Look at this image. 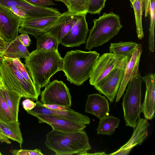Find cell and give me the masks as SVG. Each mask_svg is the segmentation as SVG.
<instances>
[{
    "label": "cell",
    "instance_id": "obj_1",
    "mask_svg": "<svg viewBox=\"0 0 155 155\" xmlns=\"http://www.w3.org/2000/svg\"><path fill=\"white\" fill-rule=\"evenodd\" d=\"M25 61L24 65L39 95L41 88L45 87L51 77L63 68V58L58 51L36 49L30 53Z\"/></svg>",
    "mask_w": 155,
    "mask_h": 155
},
{
    "label": "cell",
    "instance_id": "obj_2",
    "mask_svg": "<svg viewBox=\"0 0 155 155\" xmlns=\"http://www.w3.org/2000/svg\"><path fill=\"white\" fill-rule=\"evenodd\" d=\"M100 57L96 51L80 50L68 52L63 58L62 71L71 83L80 86L90 78L95 64Z\"/></svg>",
    "mask_w": 155,
    "mask_h": 155
},
{
    "label": "cell",
    "instance_id": "obj_3",
    "mask_svg": "<svg viewBox=\"0 0 155 155\" xmlns=\"http://www.w3.org/2000/svg\"><path fill=\"white\" fill-rule=\"evenodd\" d=\"M46 136L45 145L56 155H80L91 148L88 136L83 130L65 132L52 130Z\"/></svg>",
    "mask_w": 155,
    "mask_h": 155
},
{
    "label": "cell",
    "instance_id": "obj_4",
    "mask_svg": "<svg viewBox=\"0 0 155 155\" xmlns=\"http://www.w3.org/2000/svg\"><path fill=\"white\" fill-rule=\"evenodd\" d=\"M93 21L94 25L90 31L85 46L89 51L108 41L118 34L123 27L119 15L113 12L103 13Z\"/></svg>",
    "mask_w": 155,
    "mask_h": 155
},
{
    "label": "cell",
    "instance_id": "obj_5",
    "mask_svg": "<svg viewBox=\"0 0 155 155\" xmlns=\"http://www.w3.org/2000/svg\"><path fill=\"white\" fill-rule=\"evenodd\" d=\"M0 73L4 85L22 97L33 101L39 95L35 87L24 78L13 63L12 59L4 56L0 58Z\"/></svg>",
    "mask_w": 155,
    "mask_h": 155
},
{
    "label": "cell",
    "instance_id": "obj_6",
    "mask_svg": "<svg viewBox=\"0 0 155 155\" xmlns=\"http://www.w3.org/2000/svg\"><path fill=\"white\" fill-rule=\"evenodd\" d=\"M142 77L140 73L128 82L126 93L123 97L122 106L125 124L135 128L141 109Z\"/></svg>",
    "mask_w": 155,
    "mask_h": 155
},
{
    "label": "cell",
    "instance_id": "obj_7",
    "mask_svg": "<svg viewBox=\"0 0 155 155\" xmlns=\"http://www.w3.org/2000/svg\"><path fill=\"white\" fill-rule=\"evenodd\" d=\"M40 94L41 102L44 104L70 107L71 105L69 89L62 81L55 80L49 83Z\"/></svg>",
    "mask_w": 155,
    "mask_h": 155
},
{
    "label": "cell",
    "instance_id": "obj_8",
    "mask_svg": "<svg viewBox=\"0 0 155 155\" xmlns=\"http://www.w3.org/2000/svg\"><path fill=\"white\" fill-rule=\"evenodd\" d=\"M129 61L127 59L119 60L110 52L103 54L95 64L90 78V84L94 86L114 69H125Z\"/></svg>",
    "mask_w": 155,
    "mask_h": 155
},
{
    "label": "cell",
    "instance_id": "obj_9",
    "mask_svg": "<svg viewBox=\"0 0 155 155\" xmlns=\"http://www.w3.org/2000/svg\"><path fill=\"white\" fill-rule=\"evenodd\" d=\"M59 16L34 18L29 16L20 20L18 32L30 34L35 37L47 32L57 23Z\"/></svg>",
    "mask_w": 155,
    "mask_h": 155
},
{
    "label": "cell",
    "instance_id": "obj_10",
    "mask_svg": "<svg viewBox=\"0 0 155 155\" xmlns=\"http://www.w3.org/2000/svg\"><path fill=\"white\" fill-rule=\"evenodd\" d=\"M125 69L115 68L94 85L95 89L105 95L110 103L117 95L123 78Z\"/></svg>",
    "mask_w": 155,
    "mask_h": 155
},
{
    "label": "cell",
    "instance_id": "obj_11",
    "mask_svg": "<svg viewBox=\"0 0 155 155\" xmlns=\"http://www.w3.org/2000/svg\"><path fill=\"white\" fill-rule=\"evenodd\" d=\"M20 19L8 8L0 5V37L8 43L18 36Z\"/></svg>",
    "mask_w": 155,
    "mask_h": 155
},
{
    "label": "cell",
    "instance_id": "obj_12",
    "mask_svg": "<svg viewBox=\"0 0 155 155\" xmlns=\"http://www.w3.org/2000/svg\"><path fill=\"white\" fill-rule=\"evenodd\" d=\"M86 14H84L63 37L60 44L67 47L78 46L86 43L89 30L86 19Z\"/></svg>",
    "mask_w": 155,
    "mask_h": 155
},
{
    "label": "cell",
    "instance_id": "obj_13",
    "mask_svg": "<svg viewBox=\"0 0 155 155\" xmlns=\"http://www.w3.org/2000/svg\"><path fill=\"white\" fill-rule=\"evenodd\" d=\"M84 14H74L68 11L61 13L56 24L46 32L55 38L59 44L62 39Z\"/></svg>",
    "mask_w": 155,
    "mask_h": 155
},
{
    "label": "cell",
    "instance_id": "obj_14",
    "mask_svg": "<svg viewBox=\"0 0 155 155\" xmlns=\"http://www.w3.org/2000/svg\"><path fill=\"white\" fill-rule=\"evenodd\" d=\"M142 47L139 44L127 63L124 70L123 79L117 94L115 101L118 102L124 92L128 82L139 73V67L142 53Z\"/></svg>",
    "mask_w": 155,
    "mask_h": 155
},
{
    "label": "cell",
    "instance_id": "obj_15",
    "mask_svg": "<svg viewBox=\"0 0 155 155\" xmlns=\"http://www.w3.org/2000/svg\"><path fill=\"white\" fill-rule=\"evenodd\" d=\"M39 120V123H45L49 125L52 130L65 132H72L83 130L86 124L78 123L52 115L41 114H35Z\"/></svg>",
    "mask_w": 155,
    "mask_h": 155
},
{
    "label": "cell",
    "instance_id": "obj_16",
    "mask_svg": "<svg viewBox=\"0 0 155 155\" xmlns=\"http://www.w3.org/2000/svg\"><path fill=\"white\" fill-rule=\"evenodd\" d=\"M145 83L146 92L143 103L141 106L142 112L147 120H151L154 117L155 110V76L151 73L142 77Z\"/></svg>",
    "mask_w": 155,
    "mask_h": 155
},
{
    "label": "cell",
    "instance_id": "obj_17",
    "mask_svg": "<svg viewBox=\"0 0 155 155\" xmlns=\"http://www.w3.org/2000/svg\"><path fill=\"white\" fill-rule=\"evenodd\" d=\"M85 111L93 114L101 120L109 115V107L108 100L98 94L87 95Z\"/></svg>",
    "mask_w": 155,
    "mask_h": 155
},
{
    "label": "cell",
    "instance_id": "obj_18",
    "mask_svg": "<svg viewBox=\"0 0 155 155\" xmlns=\"http://www.w3.org/2000/svg\"><path fill=\"white\" fill-rule=\"evenodd\" d=\"M150 126L147 119L139 117L136 122V126L131 137L120 149H132L137 145L141 144L148 135V128Z\"/></svg>",
    "mask_w": 155,
    "mask_h": 155
},
{
    "label": "cell",
    "instance_id": "obj_19",
    "mask_svg": "<svg viewBox=\"0 0 155 155\" xmlns=\"http://www.w3.org/2000/svg\"><path fill=\"white\" fill-rule=\"evenodd\" d=\"M138 44L132 41L122 42L110 43L109 50L113 53L119 60L131 58L133 53L137 48Z\"/></svg>",
    "mask_w": 155,
    "mask_h": 155
},
{
    "label": "cell",
    "instance_id": "obj_20",
    "mask_svg": "<svg viewBox=\"0 0 155 155\" xmlns=\"http://www.w3.org/2000/svg\"><path fill=\"white\" fill-rule=\"evenodd\" d=\"M30 54L28 49L21 42L19 36L8 44L4 52V56L11 59L24 58Z\"/></svg>",
    "mask_w": 155,
    "mask_h": 155
},
{
    "label": "cell",
    "instance_id": "obj_21",
    "mask_svg": "<svg viewBox=\"0 0 155 155\" xmlns=\"http://www.w3.org/2000/svg\"><path fill=\"white\" fill-rule=\"evenodd\" d=\"M5 100L10 108L16 121L18 116L20 100L22 97L20 94L7 88L3 82L0 85Z\"/></svg>",
    "mask_w": 155,
    "mask_h": 155
},
{
    "label": "cell",
    "instance_id": "obj_22",
    "mask_svg": "<svg viewBox=\"0 0 155 155\" xmlns=\"http://www.w3.org/2000/svg\"><path fill=\"white\" fill-rule=\"evenodd\" d=\"M35 37L37 40V50L47 51H58L59 44L57 39L48 32L37 35Z\"/></svg>",
    "mask_w": 155,
    "mask_h": 155
},
{
    "label": "cell",
    "instance_id": "obj_23",
    "mask_svg": "<svg viewBox=\"0 0 155 155\" xmlns=\"http://www.w3.org/2000/svg\"><path fill=\"white\" fill-rule=\"evenodd\" d=\"M18 120L6 124L0 121V127L9 139L22 144L23 139Z\"/></svg>",
    "mask_w": 155,
    "mask_h": 155
},
{
    "label": "cell",
    "instance_id": "obj_24",
    "mask_svg": "<svg viewBox=\"0 0 155 155\" xmlns=\"http://www.w3.org/2000/svg\"><path fill=\"white\" fill-rule=\"evenodd\" d=\"M50 109L51 112V115L78 123L89 124L90 122L88 117L76 112L72 109L69 111H61Z\"/></svg>",
    "mask_w": 155,
    "mask_h": 155
},
{
    "label": "cell",
    "instance_id": "obj_25",
    "mask_svg": "<svg viewBox=\"0 0 155 155\" xmlns=\"http://www.w3.org/2000/svg\"><path fill=\"white\" fill-rule=\"evenodd\" d=\"M120 119L113 116H107L100 120L97 128V134L111 135L114 133L115 129L118 127Z\"/></svg>",
    "mask_w": 155,
    "mask_h": 155
},
{
    "label": "cell",
    "instance_id": "obj_26",
    "mask_svg": "<svg viewBox=\"0 0 155 155\" xmlns=\"http://www.w3.org/2000/svg\"><path fill=\"white\" fill-rule=\"evenodd\" d=\"M132 4L134 11L137 37L141 40L144 37L142 21L143 0H134Z\"/></svg>",
    "mask_w": 155,
    "mask_h": 155
},
{
    "label": "cell",
    "instance_id": "obj_27",
    "mask_svg": "<svg viewBox=\"0 0 155 155\" xmlns=\"http://www.w3.org/2000/svg\"><path fill=\"white\" fill-rule=\"evenodd\" d=\"M0 121L9 124L16 121L12 114L6 103L2 90L0 87Z\"/></svg>",
    "mask_w": 155,
    "mask_h": 155
},
{
    "label": "cell",
    "instance_id": "obj_28",
    "mask_svg": "<svg viewBox=\"0 0 155 155\" xmlns=\"http://www.w3.org/2000/svg\"><path fill=\"white\" fill-rule=\"evenodd\" d=\"M150 27L149 29V48L153 52L154 47V28L155 20V0H150Z\"/></svg>",
    "mask_w": 155,
    "mask_h": 155
},
{
    "label": "cell",
    "instance_id": "obj_29",
    "mask_svg": "<svg viewBox=\"0 0 155 155\" xmlns=\"http://www.w3.org/2000/svg\"><path fill=\"white\" fill-rule=\"evenodd\" d=\"M69 12L77 14L87 13L88 0H69Z\"/></svg>",
    "mask_w": 155,
    "mask_h": 155
},
{
    "label": "cell",
    "instance_id": "obj_30",
    "mask_svg": "<svg viewBox=\"0 0 155 155\" xmlns=\"http://www.w3.org/2000/svg\"><path fill=\"white\" fill-rule=\"evenodd\" d=\"M106 0H88L87 13L91 14H100L104 7Z\"/></svg>",
    "mask_w": 155,
    "mask_h": 155
},
{
    "label": "cell",
    "instance_id": "obj_31",
    "mask_svg": "<svg viewBox=\"0 0 155 155\" xmlns=\"http://www.w3.org/2000/svg\"><path fill=\"white\" fill-rule=\"evenodd\" d=\"M12 61L15 65L25 79L30 84L35 87L25 65L21 62L20 59L19 58L12 59Z\"/></svg>",
    "mask_w": 155,
    "mask_h": 155
},
{
    "label": "cell",
    "instance_id": "obj_32",
    "mask_svg": "<svg viewBox=\"0 0 155 155\" xmlns=\"http://www.w3.org/2000/svg\"><path fill=\"white\" fill-rule=\"evenodd\" d=\"M13 155H43L40 149L34 150L25 149L13 150L12 152Z\"/></svg>",
    "mask_w": 155,
    "mask_h": 155
},
{
    "label": "cell",
    "instance_id": "obj_33",
    "mask_svg": "<svg viewBox=\"0 0 155 155\" xmlns=\"http://www.w3.org/2000/svg\"><path fill=\"white\" fill-rule=\"evenodd\" d=\"M31 4L40 6L46 7L50 5H56L52 0H25Z\"/></svg>",
    "mask_w": 155,
    "mask_h": 155
},
{
    "label": "cell",
    "instance_id": "obj_34",
    "mask_svg": "<svg viewBox=\"0 0 155 155\" xmlns=\"http://www.w3.org/2000/svg\"><path fill=\"white\" fill-rule=\"evenodd\" d=\"M8 8L21 19L24 18L27 15L26 11L20 7L13 6Z\"/></svg>",
    "mask_w": 155,
    "mask_h": 155
},
{
    "label": "cell",
    "instance_id": "obj_35",
    "mask_svg": "<svg viewBox=\"0 0 155 155\" xmlns=\"http://www.w3.org/2000/svg\"><path fill=\"white\" fill-rule=\"evenodd\" d=\"M23 108L26 110H31L36 105V103L29 98H27L24 100L22 103Z\"/></svg>",
    "mask_w": 155,
    "mask_h": 155
},
{
    "label": "cell",
    "instance_id": "obj_36",
    "mask_svg": "<svg viewBox=\"0 0 155 155\" xmlns=\"http://www.w3.org/2000/svg\"><path fill=\"white\" fill-rule=\"evenodd\" d=\"M43 105L46 107L51 109L61 111H69L71 110L70 107H67L64 106L53 104H45Z\"/></svg>",
    "mask_w": 155,
    "mask_h": 155
},
{
    "label": "cell",
    "instance_id": "obj_37",
    "mask_svg": "<svg viewBox=\"0 0 155 155\" xmlns=\"http://www.w3.org/2000/svg\"><path fill=\"white\" fill-rule=\"evenodd\" d=\"M19 36L21 41L25 47L29 46L31 40L28 34L22 33Z\"/></svg>",
    "mask_w": 155,
    "mask_h": 155
},
{
    "label": "cell",
    "instance_id": "obj_38",
    "mask_svg": "<svg viewBox=\"0 0 155 155\" xmlns=\"http://www.w3.org/2000/svg\"><path fill=\"white\" fill-rule=\"evenodd\" d=\"M8 44V43L0 37V58H2L4 56V52Z\"/></svg>",
    "mask_w": 155,
    "mask_h": 155
},
{
    "label": "cell",
    "instance_id": "obj_39",
    "mask_svg": "<svg viewBox=\"0 0 155 155\" xmlns=\"http://www.w3.org/2000/svg\"><path fill=\"white\" fill-rule=\"evenodd\" d=\"M131 148L119 149L117 151L109 154V155H126L128 154L130 151Z\"/></svg>",
    "mask_w": 155,
    "mask_h": 155
},
{
    "label": "cell",
    "instance_id": "obj_40",
    "mask_svg": "<svg viewBox=\"0 0 155 155\" xmlns=\"http://www.w3.org/2000/svg\"><path fill=\"white\" fill-rule=\"evenodd\" d=\"M0 141L1 143H5L7 144H11V142L7 137L0 127Z\"/></svg>",
    "mask_w": 155,
    "mask_h": 155
},
{
    "label": "cell",
    "instance_id": "obj_41",
    "mask_svg": "<svg viewBox=\"0 0 155 155\" xmlns=\"http://www.w3.org/2000/svg\"><path fill=\"white\" fill-rule=\"evenodd\" d=\"M150 0H143V8L145 11V17H146L148 15L150 8Z\"/></svg>",
    "mask_w": 155,
    "mask_h": 155
},
{
    "label": "cell",
    "instance_id": "obj_42",
    "mask_svg": "<svg viewBox=\"0 0 155 155\" xmlns=\"http://www.w3.org/2000/svg\"><path fill=\"white\" fill-rule=\"evenodd\" d=\"M56 1L61 2L64 3L68 9L70 6L69 0H54Z\"/></svg>",
    "mask_w": 155,
    "mask_h": 155
},
{
    "label": "cell",
    "instance_id": "obj_43",
    "mask_svg": "<svg viewBox=\"0 0 155 155\" xmlns=\"http://www.w3.org/2000/svg\"><path fill=\"white\" fill-rule=\"evenodd\" d=\"M3 82L2 78L1 77L0 73V85Z\"/></svg>",
    "mask_w": 155,
    "mask_h": 155
},
{
    "label": "cell",
    "instance_id": "obj_44",
    "mask_svg": "<svg viewBox=\"0 0 155 155\" xmlns=\"http://www.w3.org/2000/svg\"><path fill=\"white\" fill-rule=\"evenodd\" d=\"M131 2V3H132V4L133 3V2L134 1V0H130Z\"/></svg>",
    "mask_w": 155,
    "mask_h": 155
},
{
    "label": "cell",
    "instance_id": "obj_45",
    "mask_svg": "<svg viewBox=\"0 0 155 155\" xmlns=\"http://www.w3.org/2000/svg\"><path fill=\"white\" fill-rule=\"evenodd\" d=\"M2 155V154L1 153V152H0V155Z\"/></svg>",
    "mask_w": 155,
    "mask_h": 155
}]
</instances>
